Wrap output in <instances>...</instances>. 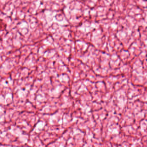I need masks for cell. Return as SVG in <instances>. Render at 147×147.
<instances>
[{"label": "cell", "instance_id": "obj_1", "mask_svg": "<svg viewBox=\"0 0 147 147\" xmlns=\"http://www.w3.org/2000/svg\"><path fill=\"white\" fill-rule=\"evenodd\" d=\"M144 1H147V0H144Z\"/></svg>", "mask_w": 147, "mask_h": 147}]
</instances>
